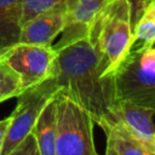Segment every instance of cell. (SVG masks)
<instances>
[{
  "instance_id": "obj_14",
  "label": "cell",
  "mask_w": 155,
  "mask_h": 155,
  "mask_svg": "<svg viewBox=\"0 0 155 155\" xmlns=\"http://www.w3.org/2000/svg\"><path fill=\"white\" fill-rule=\"evenodd\" d=\"M76 0H23L22 25L31 18L54 10L69 11Z\"/></svg>"
},
{
  "instance_id": "obj_8",
  "label": "cell",
  "mask_w": 155,
  "mask_h": 155,
  "mask_svg": "<svg viewBox=\"0 0 155 155\" xmlns=\"http://www.w3.org/2000/svg\"><path fill=\"white\" fill-rule=\"evenodd\" d=\"M110 1L111 0H76L67 13V22L61 33V39L52 45V47L58 50L74 41L88 38L93 22Z\"/></svg>"
},
{
  "instance_id": "obj_1",
  "label": "cell",
  "mask_w": 155,
  "mask_h": 155,
  "mask_svg": "<svg viewBox=\"0 0 155 155\" xmlns=\"http://www.w3.org/2000/svg\"><path fill=\"white\" fill-rule=\"evenodd\" d=\"M53 78L58 87L85 109L102 130L111 124L116 102L111 75L104 76L99 54L88 38L56 50Z\"/></svg>"
},
{
  "instance_id": "obj_5",
  "label": "cell",
  "mask_w": 155,
  "mask_h": 155,
  "mask_svg": "<svg viewBox=\"0 0 155 155\" xmlns=\"http://www.w3.org/2000/svg\"><path fill=\"white\" fill-rule=\"evenodd\" d=\"M59 90L52 75L31 87L24 88L16 97L17 104L10 115L11 120L0 155H7L18 143L31 133L39 115Z\"/></svg>"
},
{
  "instance_id": "obj_13",
  "label": "cell",
  "mask_w": 155,
  "mask_h": 155,
  "mask_svg": "<svg viewBox=\"0 0 155 155\" xmlns=\"http://www.w3.org/2000/svg\"><path fill=\"white\" fill-rule=\"evenodd\" d=\"M155 46V0H151L133 28V46Z\"/></svg>"
},
{
  "instance_id": "obj_11",
  "label": "cell",
  "mask_w": 155,
  "mask_h": 155,
  "mask_svg": "<svg viewBox=\"0 0 155 155\" xmlns=\"http://www.w3.org/2000/svg\"><path fill=\"white\" fill-rule=\"evenodd\" d=\"M31 133L35 137L40 155H56L57 107L56 96L46 104L39 115Z\"/></svg>"
},
{
  "instance_id": "obj_2",
  "label": "cell",
  "mask_w": 155,
  "mask_h": 155,
  "mask_svg": "<svg viewBox=\"0 0 155 155\" xmlns=\"http://www.w3.org/2000/svg\"><path fill=\"white\" fill-rule=\"evenodd\" d=\"M88 39L99 54L103 75L110 76L133 47L130 2L111 0L93 22Z\"/></svg>"
},
{
  "instance_id": "obj_4",
  "label": "cell",
  "mask_w": 155,
  "mask_h": 155,
  "mask_svg": "<svg viewBox=\"0 0 155 155\" xmlns=\"http://www.w3.org/2000/svg\"><path fill=\"white\" fill-rule=\"evenodd\" d=\"M56 155H98L91 115L62 90L56 93Z\"/></svg>"
},
{
  "instance_id": "obj_16",
  "label": "cell",
  "mask_w": 155,
  "mask_h": 155,
  "mask_svg": "<svg viewBox=\"0 0 155 155\" xmlns=\"http://www.w3.org/2000/svg\"><path fill=\"white\" fill-rule=\"evenodd\" d=\"M7 155H40L34 134L33 133H29Z\"/></svg>"
},
{
  "instance_id": "obj_18",
  "label": "cell",
  "mask_w": 155,
  "mask_h": 155,
  "mask_svg": "<svg viewBox=\"0 0 155 155\" xmlns=\"http://www.w3.org/2000/svg\"><path fill=\"white\" fill-rule=\"evenodd\" d=\"M10 120H11L10 116L0 120V154H1V149H2V145H4L5 137H6V132H7V128H8V125H10Z\"/></svg>"
},
{
  "instance_id": "obj_17",
  "label": "cell",
  "mask_w": 155,
  "mask_h": 155,
  "mask_svg": "<svg viewBox=\"0 0 155 155\" xmlns=\"http://www.w3.org/2000/svg\"><path fill=\"white\" fill-rule=\"evenodd\" d=\"M127 1L130 2V6H131V22H132V27L134 28L144 8L151 0H127Z\"/></svg>"
},
{
  "instance_id": "obj_19",
  "label": "cell",
  "mask_w": 155,
  "mask_h": 155,
  "mask_svg": "<svg viewBox=\"0 0 155 155\" xmlns=\"http://www.w3.org/2000/svg\"><path fill=\"white\" fill-rule=\"evenodd\" d=\"M104 155H119V153L116 151V149L114 148V145L111 144V142H109L108 139H107V147H105Z\"/></svg>"
},
{
  "instance_id": "obj_3",
  "label": "cell",
  "mask_w": 155,
  "mask_h": 155,
  "mask_svg": "<svg viewBox=\"0 0 155 155\" xmlns=\"http://www.w3.org/2000/svg\"><path fill=\"white\" fill-rule=\"evenodd\" d=\"M115 99L149 108L155 117V46L132 47L111 74Z\"/></svg>"
},
{
  "instance_id": "obj_9",
  "label": "cell",
  "mask_w": 155,
  "mask_h": 155,
  "mask_svg": "<svg viewBox=\"0 0 155 155\" xmlns=\"http://www.w3.org/2000/svg\"><path fill=\"white\" fill-rule=\"evenodd\" d=\"M65 10H54L41 13L25 22L21 28L19 42L52 46L54 39L62 33L67 22Z\"/></svg>"
},
{
  "instance_id": "obj_10",
  "label": "cell",
  "mask_w": 155,
  "mask_h": 155,
  "mask_svg": "<svg viewBox=\"0 0 155 155\" xmlns=\"http://www.w3.org/2000/svg\"><path fill=\"white\" fill-rule=\"evenodd\" d=\"M23 0H0V57L19 42Z\"/></svg>"
},
{
  "instance_id": "obj_7",
  "label": "cell",
  "mask_w": 155,
  "mask_h": 155,
  "mask_svg": "<svg viewBox=\"0 0 155 155\" xmlns=\"http://www.w3.org/2000/svg\"><path fill=\"white\" fill-rule=\"evenodd\" d=\"M111 117L110 125L117 124L134 139L155 149V117L151 109L119 99L113 107Z\"/></svg>"
},
{
  "instance_id": "obj_15",
  "label": "cell",
  "mask_w": 155,
  "mask_h": 155,
  "mask_svg": "<svg viewBox=\"0 0 155 155\" xmlns=\"http://www.w3.org/2000/svg\"><path fill=\"white\" fill-rule=\"evenodd\" d=\"M23 91L18 74L0 58V103L17 97Z\"/></svg>"
},
{
  "instance_id": "obj_6",
  "label": "cell",
  "mask_w": 155,
  "mask_h": 155,
  "mask_svg": "<svg viewBox=\"0 0 155 155\" xmlns=\"http://www.w3.org/2000/svg\"><path fill=\"white\" fill-rule=\"evenodd\" d=\"M56 56L57 52L52 46L18 42L0 58L18 74L24 90L53 75Z\"/></svg>"
},
{
  "instance_id": "obj_12",
  "label": "cell",
  "mask_w": 155,
  "mask_h": 155,
  "mask_svg": "<svg viewBox=\"0 0 155 155\" xmlns=\"http://www.w3.org/2000/svg\"><path fill=\"white\" fill-rule=\"evenodd\" d=\"M103 131L119 155H155V149L134 139L117 124L109 125Z\"/></svg>"
}]
</instances>
